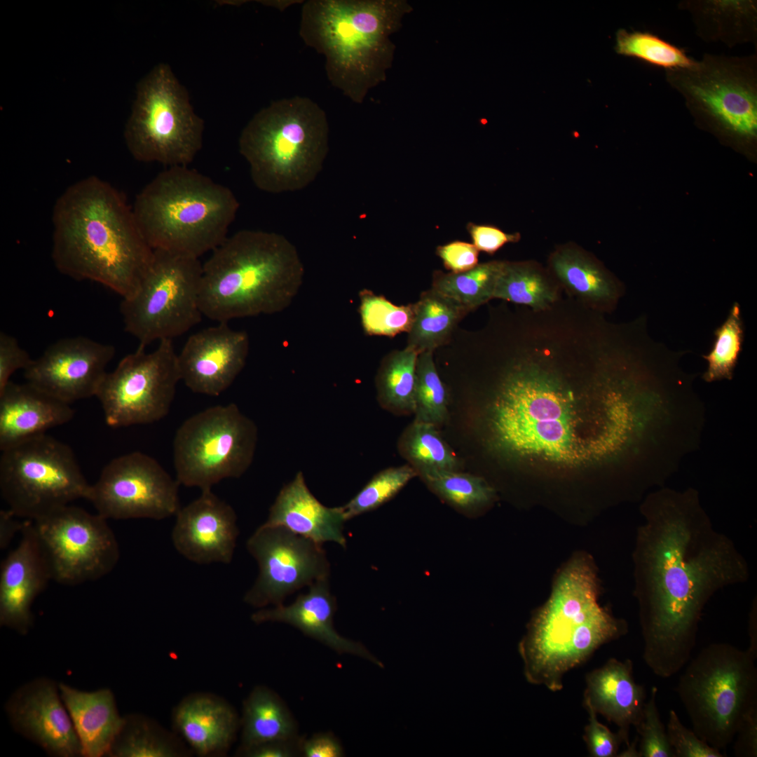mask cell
I'll use <instances>...</instances> for the list:
<instances>
[{"label":"cell","mask_w":757,"mask_h":757,"mask_svg":"<svg viewBox=\"0 0 757 757\" xmlns=\"http://www.w3.org/2000/svg\"><path fill=\"white\" fill-rule=\"evenodd\" d=\"M411 10L404 0H309L299 35L325 57L331 84L360 104L386 80L395 49L390 37Z\"/></svg>","instance_id":"cell-5"},{"label":"cell","mask_w":757,"mask_h":757,"mask_svg":"<svg viewBox=\"0 0 757 757\" xmlns=\"http://www.w3.org/2000/svg\"><path fill=\"white\" fill-rule=\"evenodd\" d=\"M74 415L71 404L27 382L11 381L0 393V450L46 434Z\"/></svg>","instance_id":"cell-25"},{"label":"cell","mask_w":757,"mask_h":757,"mask_svg":"<svg viewBox=\"0 0 757 757\" xmlns=\"http://www.w3.org/2000/svg\"><path fill=\"white\" fill-rule=\"evenodd\" d=\"M479 250L472 243L453 241L437 247V255L451 273H461L478 264Z\"/></svg>","instance_id":"cell-49"},{"label":"cell","mask_w":757,"mask_h":757,"mask_svg":"<svg viewBox=\"0 0 757 757\" xmlns=\"http://www.w3.org/2000/svg\"><path fill=\"white\" fill-rule=\"evenodd\" d=\"M116 354L113 345L82 336L50 345L24 370L26 382L67 403L96 396Z\"/></svg>","instance_id":"cell-19"},{"label":"cell","mask_w":757,"mask_h":757,"mask_svg":"<svg viewBox=\"0 0 757 757\" xmlns=\"http://www.w3.org/2000/svg\"><path fill=\"white\" fill-rule=\"evenodd\" d=\"M5 709L13 728L39 745L48 754L59 757L82 755L80 741L61 698L59 685L39 678L17 689Z\"/></svg>","instance_id":"cell-20"},{"label":"cell","mask_w":757,"mask_h":757,"mask_svg":"<svg viewBox=\"0 0 757 757\" xmlns=\"http://www.w3.org/2000/svg\"><path fill=\"white\" fill-rule=\"evenodd\" d=\"M667 733L675 757H723L720 750L708 744L693 730L686 728L676 712L671 710Z\"/></svg>","instance_id":"cell-46"},{"label":"cell","mask_w":757,"mask_h":757,"mask_svg":"<svg viewBox=\"0 0 757 757\" xmlns=\"http://www.w3.org/2000/svg\"><path fill=\"white\" fill-rule=\"evenodd\" d=\"M261 2L263 4L274 7L280 11H283L287 7L292 6V4H297L298 2H301V1H262Z\"/></svg>","instance_id":"cell-57"},{"label":"cell","mask_w":757,"mask_h":757,"mask_svg":"<svg viewBox=\"0 0 757 757\" xmlns=\"http://www.w3.org/2000/svg\"><path fill=\"white\" fill-rule=\"evenodd\" d=\"M470 311L432 289L414 303V316L408 332L407 346L418 354L433 352L446 343L460 320Z\"/></svg>","instance_id":"cell-34"},{"label":"cell","mask_w":757,"mask_h":757,"mask_svg":"<svg viewBox=\"0 0 757 757\" xmlns=\"http://www.w3.org/2000/svg\"><path fill=\"white\" fill-rule=\"evenodd\" d=\"M735 738L734 753L736 756H757V706L744 716Z\"/></svg>","instance_id":"cell-52"},{"label":"cell","mask_w":757,"mask_h":757,"mask_svg":"<svg viewBox=\"0 0 757 757\" xmlns=\"http://www.w3.org/2000/svg\"><path fill=\"white\" fill-rule=\"evenodd\" d=\"M744 325L739 304L735 302L724 322L714 331L711 350L703 358L707 368L702 378L707 383L732 380L742 350Z\"/></svg>","instance_id":"cell-41"},{"label":"cell","mask_w":757,"mask_h":757,"mask_svg":"<svg viewBox=\"0 0 757 757\" xmlns=\"http://www.w3.org/2000/svg\"><path fill=\"white\" fill-rule=\"evenodd\" d=\"M420 476L439 498L465 512L485 505L494 494L482 478L458 470L433 471Z\"/></svg>","instance_id":"cell-39"},{"label":"cell","mask_w":757,"mask_h":757,"mask_svg":"<svg viewBox=\"0 0 757 757\" xmlns=\"http://www.w3.org/2000/svg\"><path fill=\"white\" fill-rule=\"evenodd\" d=\"M344 750L339 739L332 732H319L308 739L303 737L301 756L341 757Z\"/></svg>","instance_id":"cell-53"},{"label":"cell","mask_w":757,"mask_h":757,"mask_svg":"<svg viewBox=\"0 0 757 757\" xmlns=\"http://www.w3.org/2000/svg\"><path fill=\"white\" fill-rule=\"evenodd\" d=\"M299 735L290 739H273L248 746H240L236 754L243 757H295L301 756Z\"/></svg>","instance_id":"cell-50"},{"label":"cell","mask_w":757,"mask_h":757,"mask_svg":"<svg viewBox=\"0 0 757 757\" xmlns=\"http://www.w3.org/2000/svg\"><path fill=\"white\" fill-rule=\"evenodd\" d=\"M518 360L501 380L490 410L495 444L517 456L577 463L589 456L577 431L579 398L597 382L585 385L558 367L568 341L549 331H526L516 339Z\"/></svg>","instance_id":"cell-2"},{"label":"cell","mask_w":757,"mask_h":757,"mask_svg":"<svg viewBox=\"0 0 757 757\" xmlns=\"http://www.w3.org/2000/svg\"><path fill=\"white\" fill-rule=\"evenodd\" d=\"M665 79L697 120L743 139L756 137V53H704L693 67L666 69Z\"/></svg>","instance_id":"cell-13"},{"label":"cell","mask_w":757,"mask_h":757,"mask_svg":"<svg viewBox=\"0 0 757 757\" xmlns=\"http://www.w3.org/2000/svg\"><path fill=\"white\" fill-rule=\"evenodd\" d=\"M304 273L296 247L283 235L238 231L203 264L200 311L218 322L280 313L296 296Z\"/></svg>","instance_id":"cell-4"},{"label":"cell","mask_w":757,"mask_h":757,"mask_svg":"<svg viewBox=\"0 0 757 757\" xmlns=\"http://www.w3.org/2000/svg\"><path fill=\"white\" fill-rule=\"evenodd\" d=\"M432 424L414 421L402 433L398 449L418 475L458 470L459 462Z\"/></svg>","instance_id":"cell-37"},{"label":"cell","mask_w":757,"mask_h":757,"mask_svg":"<svg viewBox=\"0 0 757 757\" xmlns=\"http://www.w3.org/2000/svg\"><path fill=\"white\" fill-rule=\"evenodd\" d=\"M181 381L171 339L146 352L139 346L107 372L96 397L112 428L149 424L166 416Z\"/></svg>","instance_id":"cell-15"},{"label":"cell","mask_w":757,"mask_h":757,"mask_svg":"<svg viewBox=\"0 0 757 757\" xmlns=\"http://www.w3.org/2000/svg\"><path fill=\"white\" fill-rule=\"evenodd\" d=\"M561 291L549 270L540 264L531 261H504L493 299L544 311L561 299Z\"/></svg>","instance_id":"cell-33"},{"label":"cell","mask_w":757,"mask_h":757,"mask_svg":"<svg viewBox=\"0 0 757 757\" xmlns=\"http://www.w3.org/2000/svg\"><path fill=\"white\" fill-rule=\"evenodd\" d=\"M172 531L177 551L199 564H229L239 534L233 507L211 489L178 510Z\"/></svg>","instance_id":"cell-22"},{"label":"cell","mask_w":757,"mask_h":757,"mask_svg":"<svg viewBox=\"0 0 757 757\" xmlns=\"http://www.w3.org/2000/svg\"><path fill=\"white\" fill-rule=\"evenodd\" d=\"M203 264L198 258L154 250L151 266L137 291L122 299L125 330L146 346L172 339L201 320L199 293Z\"/></svg>","instance_id":"cell-14"},{"label":"cell","mask_w":757,"mask_h":757,"mask_svg":"<svg viewBox=\"0 0 757 757\" xmlns=\"http://www.w3.org/2000/svg\"><path fill=\"white\" fill-rule=\"evenodd\" d=\"M179 485L156 459L134 451L104 467L87 500L106 519L161 520L180 509Z\"/></svg>","instance_id":"cell-17"},{"label":"cell","mask_w":757,"mask_h":757,"mask_svg":"<svg viewBox=\"0 0 757 757\" xmlns=\"http://www.w3.org/2000/svg\"><path fill=\"white\" fill-rule=\"evenodd\" d=\"M503 263L491 261L478 264L461 273L436 271L432 275V288L471 311L493 299Z\"/></svg>","instance_id":"cell-38"},{"label":"cell","mask_w":757,"mask_h":757,"mask_svg":"<svg viewBox=\"0 0 757 757\" xmlns=\"http://www.w3.org/2000/svg\"><path fill=\"white\" fill-rule=\"evenodd\" d=\"M359 313L365 334L393 337L409 332L414 316V304L397 306L369 289L359 293Z\"/></svg>","instance_id":"cell-43"},{"label":"cell","mask_w":757,"mask_h":757,"mask_svg":"<svg viewBox=\"0 0 757 757\" xmlns=\"http://www.w3.org/2000/svg\"><path fill=\"white\" fill-rule=\"evenodd\" d=\"M58 685L80 741L83 756H108L123 721L111 690L102 688L88 692L62 683Z\"/></svg>","instance_id":"cell-30"},{"label":"cell","mask_w":757,"mask_h":757,"mask_svg":"<svg viewBox=\"0 0 757 757\" xmlns=\"http://www.w3.org/2000/svg\"><path fill=\"white\" fill-rule=\"evenodd\" d=\"M417 475L410 465L390 467L380 471L352 499L341 506L345 519L348 521L381 506Z\"/></svg>","instance_id":"cell-44"},{"label":"cell","mask_w":757,"mask_h":757,"mask_svg":"<svg viewBox=\"0 0 757 757\" xmlns=\"http://www.w3.org/2000/svg\"><path fill=\"white\" fill-rule=\"evenodd\" d=\"M51 219V258L60 273L99 283L122 299L137 291L154 250L115 186L95 175L77 180L56 199Z\"/></svg>","instance_id":"cell-3"},{"label":"cell","mask_w":757,"mask_h":757,"mask_svg":"<svg viewBox=\"0 0 757 757\" xmlns=\"http://www.w3.org/2000/svg\"><path fill=\"white\" fill-rule=\"evenodd\" d=\"M641 512L634 558L643 658L667 678L690 659L707 602L747 581L749 568L715 528L696 489L660 487L646 494Z\"/></svg>","instance_id":"cell-1"},{"label":"cell","mask_w":757,"mask_h":757,"mask_svg":"<svg viewBox=\"0 0 757 757\" xmlns=\"http://www.w3.org/2000/svg\"><path fill=\"white\" fill-rule=\"evenodd\" d=\"M257 435L255 423L234 403L191 416L173 441L177 481L204 491L222 479L240 477L253 461Z\"/></svg>","instance_id":"cell-12"},{"label":"cell","mask_w":757,"mask_h":757,"mask_svg":"<svg viewBox=\"0 0 757 757\" xmlns=\"http://www.w3.org/2000/svg\"><path fill=\"white\" fill-rule=\"evenodd\" d=\"M657 688L653 686L643 716L636 727L639 736L640 757H675L667 730L660 718L656 704Z\"/></svg>","instance_id":"cell-45"},{"label":"cell","mask_w":757,"mask_h":757,"mask_svg":"<svg viewBox=\"0 0 757 757\" xmlns=\"http://www.w3.org/2000/svg\"><path fill=\"white\" fill-rule=\"evenodd\" d=\"M447 393L436 369L433 352L419 353L416 369L414 421L437 428L447 418Z\"/></svg>","instance_id":"cell-42"},{"label":"cell","mask_w":757,"mask_h":757,"mask_svg":"<svg viewBox=\"0 0 757 757\" xmlns=\"http://www.w3.org/2000/svg\"><path fill=\"white\" fill-rule=\"evenodd\" d=\"M639 743V736L637 735L634 740L632 743H629L627 745V749L618 754V756L622 757H640L639 749L636 746Z\"/></svg>","instance_id":"cell-56"},{"label":"cell","mask_w":757,"mask_h":757,"mask_svg":"<svg viewBox=\"0 0 757 757\" xmlns=\"http://www.w3.org/2000/svg\"><path fill=\"white\" fill-rule=\"evenodd\" d=\"M749 646L748 650L756 657L757 656V633H756V603L753 606L749 613Z\"/></svg>","instance_id":"cell-55"},{"label":"cell","mask_w":757,"mask_h":757,"mask_svg":"<svg viewBox=\"0 0 757 757\" xmlns=\"http://www.w3.org/2000/svg\"><path fill=\"white\" fill-rule=\"evenodd\" d=\"M16 515L9 509L0 511V548H6L13 538L18 532H21L25 521L20 522L16 519Z\"/></svg>","instance_id":"cell-54"},{"label":"cell","mask_w":757,"mask_h":757,"mask_svg":"<svg viewBox=\"0 0 757 757\" xmlns=\"http://www.w3.org/2000/svg\"><path fill=\"white\" fill-rule=\"evenodd\" d=\"M239 207L226 186L188 166H173L139 192L132 210L154 250L199 259L228 237Z\"/></svg>","instance_id":"cell-7"},{"label":"cell","mask_w":757,"mask_h":757,"mask_svg":"<svg viewBox=\"0 0 757 757\" xmlns=\"http://www.w3.org/2000/svg\"><path fill=\"white\" fill-rule=\"evenodd\" d=\"M548 266L561 289L592 311H612L623 294L619 283L578 246L557 247L549 257Z\"/></svg>","instance_id":"cell-29"},{"label":"cell","mask_w":757,"mask_h":757,"mask_svg":"<svg viewBox=\"0 0 757 757\" xmlns=\"http://www.w3.org/2000/svg\"><path fill=\"white\" fill-rule=\"evenodd\" d=\"M328 580L316 581L309 586L308 592L299 595L290 605L261 608L252 615V621L256 624L271 622L289 625L339 654L359 656L383 667L362 643L340 635L335 629L336 600L331 593Z\"/></svg>","instance_id":"cell-24"},{"label":"cell","mask_w":757,"mask_h":757,"mask_svg":"<svg viewBox=\"0 0 757 757\" xmlns=\"http://www.w3.org/2000/svg\"><path fill=\"white\" fill-rule=\"evenodd\" d=\"M240 728V746L299 736L296 721L286 704L276 693L263 686L254 688L245 700Z\"/></svg>","instance_id":"cell-32"},{"label":"cell","mask_w":757,"mask_h":757,"mask_svg":"<svg viewBox=\"0 0 757 757\" xmlns=\"http://www.w3.org/2000/svg\"><path fill=\"white\" fill-rule=\"evenodd\" d=\"M21 538L0 568V625L26 634L33 625L32 603L52 580L34 531L27 519Z\"/></svg>","instance_id":"cell-23"},{"label":"cell","mask_w":757,"mask_h":757,"mask_svg":"<svg viewBox=\"0 0 757 757\" xmlns=\"http://www.w3.org/2000/svg\"><path fill=\"white\" fill-rule=\"evenodd\" d=\"M329 132L326 113L313 100L282 98L260 109L246 124L239 151L257 189L271 193L296 191L322 170Z\"/></svg>","instance_id":"cell-8"},{"label":"cell","mask_w":757,"mask_h":757,"mask_svg":"<svg viewBox=\"0 0 757 757\" xmlns=\"http://www.w3.org/2000/svg\"><path fill=\"white\" fill-rule=\"evenodd\" d=\"M346 521L341 506L329 507L322 504L308 488L303 473L299 472L280 491L264 524L284 527L321 545L334 542L346 548Z\"/></svg>","instance_id":"cell-27"},{"label":"cell","mask_w":757,"mask_h":757,"mask_svg":"<svg viewBox=\"0 0 757 757\" xmlns=\"http://www.w3.org/2000/svg\"><path fill=\"white\" fill-rule=\"evenodd\" d=\"M627 629L625 621L599 604L596 576L589 563L576 560L559 575L519 643L524 676L531 684L559 691L566 673Z\"/></svg>","instance_id":"cell-6"},{"label":"cell","mask_w":757,"mask_h":757,"mask_svg":"<svg viewBox=\"0 0 757 757\" xmlns=\"http://www.w3.org/2000/svg\"><path fill=\"white\" fill-rule=\"evenodd\" d=\"M203 131V120L168 64H158L139 81L124 130L135 159L188 166L202 147Z\"/></svg>","instance_id":"cell-10"},{"label":"cell","mask_w":757,"mask_h":757,"mask_svg":"<svg viewBox=\"0 0 757 757\" xmlns=\"http://www.w3.org/2000/svg\"><path fill=\"white\" fill-rule=\"evenodd\" d=\"M52 580L76 585L97 580L117 564L120 550L107 519L64 506L32 521Z\"/></svg>","instance_id":"cell-16"},{"label":"cell","mask_w":757,"mask_h":757,"mask_svg":"<svg viewBox=\"0 0 757 757\" xmlns=\"http://www.w3.org/2000/svg\"><path fill=\"white\" fill-rule=\"evenodd\" d=\"M249 346L247 333L228 322L192 334L177 354L181 381L195 393L221 395L245 367Z\"/></svg>","instance_id":"cell-21"},{"label":"cell","mask_w":757,"mask_h":757,"mask_svg":"<svg viewBox=\"0 0 757 757\" xmlns=\"http://www.w3.org/2000/svg\"><path fill=\"white\" fill-rule=\"evenodd\" d=\"M177 732L199 756L225 754L236 739L240 718L224 699L210 693L184 697L172 712Z\"/></svg>","instance_id":"cell-26"},{"label":"cell","mask_w":757,"mask_h":757,"mask_svg":"<svg viewBox=\"0 0 757 757\" xmlns=\"http://www.w3.org/2000/svg\"><path fill=\"white\" fill-rule=\"evenodd\" d=\"M1 451V495L18 517L33 521L87 500L90 484L65 443L44 434Z\"/></svg>","instance_id":"cell-11"},{"label":"cell","mask_w":757,"mask_h":757,"mask_svg":"<svg viewBox=\"0 0 757 757\" xmlns=\"http://www.w3.org/2000/svg\"><path fill=\"white\" fill-rule=\"evenodd\" d=\"M187 753L177 738L139 714L123 717L107 756L177 757Z\"/></svg>","instance_id":"cell-35"},{"label":"cell","mask_w":757,"mask_h":757,"mask_svg":"<svg viewBox=\"0 0 757 757\" xmlns=\"http://www.w3.org/2000/svg\"><path fill=\"white\" fill-rule=\"evenodd\" d=\"M615 50L619 55L635 57L665 70L690 67L697 63L683 49L646 32L618 29Z\"/></svg>","instance_id":"cell-40"},{"label":"cell","mask_w":757,"mask_h":757,"mask_svg":"<svg viewBox=\"0 0 757 757\" xmlns=\"http://www.w3.org/2000/svg\"><path fill=\"white\" fill-rule=\"evenodd\" d=\"M756 657L747 649L714 643L689 662L676 692L693 730L718 750L733 740L747 712L757 706Z\"/></svg>","instance_id":"cell-9"},{"label":"cell","mask_w":757,"mask_h":757,"mask_svg":"<svg viewBox=\"0 0 757 757\" xmlns=\"http://www.w3.org/2000/svg\"><path fill=\"white\" fill-rule=\"evenodd\" d=\"M418 355L407 346L389 353L382 360L376 388L378 403L386 410L396 414L414 413Z\"/></svg>","instance_id":"cell-36"},{"label":"cell","mask_w":757,"mask_h":757,"mask_svg":"<svg viewBox=\"0 0 757 757\" xmlns=\"http://www.w3.org/2000/svg\"><path fill=\"white\" fill-rule=\"evenodd\" d=\"M32 360L16 338L0 332V393L11 381L12 374L17 370H25Z\"/></svg>","instance_id":"cell-48"},{"label":"cell","mask_w":757,"mask_h":757,"mask_svg":"<svg viewBox=\"0 0 757 757\" xmlns=\"http://www.w3.org/2000/svg\"><path fill=\"white\" fill-rule=\"evenodd\" d=\"M678 7L689 12L703 41H720L730 48L751 43L756 48V1L685 0Z\"/></svg>","instance_id":"cell-31"},{"label":"cell","mask_w":757,"mask_h":757,"mask_svg":"<svg viewBox=\"0 0 757 757\" xmlns=\"http://www.w3.org/2000/svg\"><path fill=\"white\" fill-rule=\"evenodd\" d=\"M586 709L589 714V722L585 728L583 739L590 756H618L621 744L625 742L628 745L629 740L620 731L614 733L600 723L597 719V714L593 710L589 708Z\"/></svg>","instance_id":"cell-47"},{"label":"cell","mask_w":757,"mask_h":757,"mask_svg":"<svg viewBox=\"0 0 757 757\" xmlns=\"http://www.w3.org/2000/svg\"><path fill=\"white\" fill-rule=\"evenodd\" d=\"M584 706L615 724L629 740L631 726L640 723L646 702L643 686L635 682L630 660L609 659L586 675Z\"/></svg>","instance_id":"cell-28"},{"label":"cell","mask_w":757,"mask_h":757,"mask_svg":"<svg viewBox=\"0 0 757 757\" xmlns=\"http://www.w3.org/2000/svg\"><path fill=\"white\" fill-rule=\"evenodd\" d=\"M247 549L259 566L258 577L244 596L253 607L282 604L296 590L329 578L322 545L284 527L263 524L248 539Z\"/></svg>","instance_id":"cell-18"},{"label":"cell","mask_w":757,"mask_h":757,"mask_svg":"<svg viewBox=\"0 0 757 757\" xmlns=\"http://www.w3.org/2000/svg\"><path fill=\"white\" fill-rule=\"evenodd\" d=\"M467 230L472 238V244L479 251L493 254L504 245L516 243L520 240L518 233H507L498 227L491 225H480L469 223Z\"/></svg>","instance_id":"cell-51"}]
</instances>
